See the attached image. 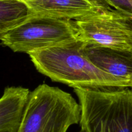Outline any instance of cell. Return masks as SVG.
Segmentation results:
<instances>
[{
  "label": "cell",
  "instance_id": "30bf717a",
  "mask_svg": "<svg viewBox=\"0 0 132 132\" xmlns=\"http://www.w3.org/2000/svg\"><path fill=\"white\" fill-rule=\"evenodd\" d=\"M103 5L132 18V0H97Z\"/></svg>",
  "mask_w": 132,
  "mask_h": 132
},
{
  "label": "cell",
  "instance_id": "7c38bea8",
  "mask_svg": "<svg viewBox=\"0 0 132 132\" xmlns=\"http://www.w3.org/2000/svg\"><path fill=\"white\" fill-rule=\"evenodd\" d=\"M128 88H130L132 89V78L131 79V81H130V82H129V85H128Z\"/></svg>",
  "mask_w": 132,
  "mask_h": 132
},
{
  "label": "cell",
  "instance_id": "8992f818",
  "mask_svg": "<svg viewBox=\"0 0 132 132\" xmlns=\"http://www.w3.org/2000/svg\"><path fill=\"white\" fill-rule=\"evenodd\" d=\"M82 52L97 68L121 80L128 87L132 78V50L85 43Z\"/></svg>",
  "mask_w": 132,
  "mask_h": 132
},
{
  "label": "cell",
  "instance_id": "7a4b0ae2",
  "mask_svg": "<svg viewBox=\"0 0 132 132\" xmlns=\"http://www.w3.org/2000/svg\"><path fill=\"white\" fill-rule=\"evenodd\" d=\"M85 132H132V89L73 88Z\"/></svg>",
  "mask_w": 132,
  "mask_h": 132
},
{
  "label": "cell",
  "instance_id": "3957f363",
  "mask_svg": "<svg viewBox=\"0 0 132 132\" xmlns=\"http://www.w3.org/2000/svg\"><path fill=\"white\" fill-rule=\"evenodd\" d=\"M80 115L71 94L42 84L30 93L19 132H67L79 122Z\"/></svg>",
  "mask_w": 132,
  "mask_h": 132
},
{
  "label": "cell",
  "instance_id": "8fae6325",
  "mask_svg": "<svg viewBox=\"0 0 132 132\" xmlns=\"http://www.w3.org/2000/svg\"><path fill=\"white\" fill-rule=\"evenodd\" d=\"M128 21L129 22L131 26L132 27V18H128Z\"/></svg>",
  "mask_w": 132,
  "mask_h": 132
},
{
  "label": "cell",
  "instance_id": "52a82bcc",
  "mask_svg": "<svg viewBox=\"0 0 132 132\" xmlns=\"http://www.w3.org/2000/svg\"><path fill=\"white\" fill-rule=\"evenodd\" d=\"M32 14L76 20L113 10L97 0H19Z\"/></svg>",
  "mask_w": 132,
  "mask_h": 132
},
{
  "label": "cell",
  "instance_id": "6da1fadb",
  "mask_svg": "<svg viewBox=\"0 0 132 132\" xmlns=\"http://www.w3.org/2000/svg\"><path fill=\"white\" fill-rule=\"evenodd\" d=\"M85 43L75 42L28 54L39 72L73 88H126L121 80L97 68L82 54Z\"/></svg>",
  "mask_w": 132,
  "mask_h": 132
},
{
  "label": "cell",
  "instance_id": "ba28073f",
  "mask_svg": "<svg viewBox=\"0 0 132 132\" xmlns=\"http://www.w3.org/2000/svg\"><path fill=\"white\" fill-rule=\"evenodd\" d=\"M30 93L23 87L5 89L0 98V132H19Z\"/></svg>",
  "mask_w": 132,
  "mask_h": 132
},
{
  "label": "cell",
  "instance_id": "4fadbf2b",
  "mask_svg": "<svg viewBox=\"0 0 132 132\" xmlns=\"http://www.w3.org/2000/svg\"><path fill=\"white\" fill-rule=\"evenodd\" d=\"M79 132H85V131H84V130H81H81H80V131Z\"/></svg>",
  "mask_w": 132,
  "mask_h": 132
},
{
  "label": "cell",
  "instance_id": "9c48e42d",
  "mask_svg": "<svg viewBox=\"0 0 132 132\" xmlns=\"http://www.w3.org/2000/svg\"><path fill=\"white\" fill-rule=\"evenodd\" d=\"M30 14L25 4L19 0H0V40Z\"/></svg>",
  "mask_w": 132,
  "mask_h": 132
},
{
  "label": "cell",
  "instance_id": "5b68a950",
  "mask_svg": "<svg viewBox=\"0 0 132 132\" xmlns=\"http://www.w3.org/2000/svg\"><path fill=\"white\" fill-rule=\"evenodd\" d=\"M124 14L104 10L73 20L79 39L87 45L132 50V27Z\"/></svg>",
  "mask_w": 132,
  "mask_h": 132
},
{
  "label": "cell",
  "instance_id": "277c9868",
  "mask_svg": "<svg viewBox=\"0 0 132 132\" xmlns=\"http://www.w3.org/2000/svg\"><path fill=\"white\" fill-rule=\"evenodd\" d=\"M78 39L73 20L32 13L1 41L14 52L30 54Z\"/></svg>",
  "mask_w": 132,
  "mask_h": 132
}]
</instances>
